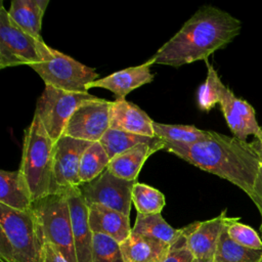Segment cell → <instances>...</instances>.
<instances>
[{"label":"cell","mask_w":262,"mask_h":262,"mask_svg":"<svg viewBox=\"0 0 262 262\" xmlns=\"http://www.w3.org/2000/svg\"><path fill=\"white\" fill-rule=\"evenodd\" d=\"M165 142L158 137L152 142L140 143L113 158L110 161L107 170L117 177L136 181L139 171L144 162L154 152L164 149Z\"/></svg>","instance_id":"obj_17"},{"label":"cell","mask_w":262,"mask_h":262,"mask_svg":"<svg viewBox=\"0 0 262 262\" xmlns=\"http://www.w3.org/2000/svg\"><path fill=\"white\" fill-rule=\"evenodd\" d=\"M32 68L44 81L45 86L69 91L86 93V86L97 80L93 68L79 62L73 57L49 47L43 59Z\"/></svg>","instance_id":"obj_6"},{"label":"cell","mask_w":262,"mask_h":262,"mask_svg":"<svg viewBox=\"0 0 262 262\" xmlns=\"http://www.w3.org/2000/svg\"><path fill=\"white\" fill-rule=\"evenodd\" d=\"M0 262H2V261H0Z\"/></svg>","instance_id":"obj_39"},{"label":"cell","mask_w":262,"mask_h":262,"mask_svg":"<svg viewBox=\"0 0 262 262\" xmlns=\"http://www.w3.org/2000/svg\"><path fill=\"white\" fill-rule=\"evenodd\" d=\"M137 181H130L112 174L107 169L88 183L79 186L87 206L100 205L129 217L132 190Z\"/></svg>","instance_id":"obj_9"},{"label":"cell","mask_w":262,"mask_h":262,"mask_svg":"<svg viewBox=\"0 0 262 262\" xmlns=\"http://www.w3.org/2000/svg\"><path fill=\"white\" fill-rule=\"evenodd\" d=\"M132 203L139 214H161L166 205L165 195L157 188L136 182L132 190Z\"/></svg>","instance_id":"obj_27"},{"label":"cell","mask_w":262,"mask_h":262,"mask_svg":"<svg viewBox=\"0 0 262 262\" xmlns=\"http://www.w3.org/2000/svg\"><path fill=\"white\" fill-rule=\"evenodd\" d=\"M40 262H70V261H68L54 246H52L50 243L46 242L45 239Z\"/></svg>","instance_id":"obj_32"},{"label":"cell","mask_w":262,"mask_h":262,"mask_svg":"<svg viewBox=\"0 0 262 262\" xmlns=\"http://www.w3.org/2000/svg\"><path fill=\"white\" fill-rule=\"evenodd\" d=\"M0 204L17 211L32 209V195L28 183L19 170L0 171Z\"/></svg>","instance_id":"obj_21"},{"label":"cell","mask_w":262,"mask_h":262,"mask_svg":"<svg viewBox=\"0 0 262 262\" xmlns=\"http://www.w3.org/2000/svg\"><path fill=\"white\" fill-rule=\"evenodd\" d=\"M112 101L99 98L80 105L69 119L63 135L89 142H97L110 129Z\"/></svg>","instance_id":"obj_11"},{"label":"cell","mask_w":262,"mask_h":262,"mask_svg":"<svg viewBox=\"0 0 262 262\" xmlns=\"http://www.w3.org/2000/svg\"><path fill=\"white\" fill-rule=\"evenodd\" d=\"M66 191L72 223L77 262H92V236L88 218V206L79 187Z\"/></svg>","instance_id":"obj_14"},{"label":"cell","mask_w":262,"mask_h":262,"mask_svg":"<svg viewBox=\"0 0 262 262\" xmlns=\"http://www.w3.org/2000/svg\"><path fill=\"white\" fill-rule=\"evenodd\" d=\"M157 137H147L110 128L100 138L99 143L106 151L110 160H112L137 144L152 142Z\"/></svg>","instance_id":"obj_25"},{"label":"cell","mask_w":262,"mask_h":262,"mask_svg":"<svg viewBox=\"0 0 262 262\" xmlns=\"http://www.w3.org/2000/svg\"><path fill=\"white\" fill-rule=\"evenodd\" d=\"M132 232L173 245L180 237L182 228L172 227L161 214L143 215L137 213Z\"/></svg>","instance_id":"obj_22"},{"label":"cell","mask_w":262,"mask_h":262,"mask_svg":"<svg viewBox=\"0 0 262 262\" xmlns=\"http://www.w3.org/2000/svg\"><path fill=\"white\" fill-rule=\"evenodd\" d=\"M207 78L200 86L198 92V104L202 111L209 112L220 102L226 85L221 81L217 71L207 60Z\"/></svg>","instance_id":"obj_28"},{"label":"cell","mask_w":262,"mask_h":262,"mask_svg":"<svg viewBox=\"0 0 262 262\" xmlns=\"http://www.w3.org/2000/svg\"><path fill=\"white\" fill-rule=\"evenodd\" d=\"M201 262H212V261H201Z\"/></svg>","instance_id":"obj_37"},{"label":"cell","mask_w":262,"mask_h":262,"mask_svg":"<svg viewBox=\"0 0 262 262\" xmlns=\"http://www.w3.org/2000/svg\"><path fill=\"white\" fill-rule=\"evenodd\" d=\"M151 61L148 59L142 64L130 67L119 72L113 73L104 78L97 79L89 83L86 89L104 88L116 95V99H124L125 96L134 89L152 82L154 74L150 72Z\"/></svg>","instance_id":"obj_15"},{"label":"cell","mask_w":262,"mask_h":262,"mask_svg":"<svg viewBox=\"0 0 262 262\" xmlns=\"http://www.w3.org/2000/svg\"><path fill=\"white\" fill-rule=\"evenodd\" d=\"M45 237L32 209L17 211L0 204V261L40 262Z\"/></svg>","instance_id":"obj_3"},{"label":"cell","mask_w":262,"mask_h":262,"mask_svg":"<svg viewBox=\"0 0 262 262\" xmlns=\"http://www.w3.org/2000/svg\"><path fill=\"white\" fill-rule=\"evenodd\" d=\"M88 218L93 233L108 235L120 244L132 232L128 216L100 205L88 206Z\"/></svg>","instance_id":"obj_18"},{"label":"cell","mask_w":262,"mask_h":262,"mask_svg":"<svg viewBox=\"0 0 262 262\" xmlns=\"http://www.w3.org/2000/svg\"><path fill=\"white\" fill-rule=\"evenodd\" d=\"M163 262H201V260H198L194 257L187 246L184 227H182L180 237L173 245H171V249Z\"/></svg>","instance_id":"obj_31"},{"label":"cell","mask_w":262,"mask_h":262,"mask_svg":"<svg viewBox=\"0 0 262 262\" xmlns=\"http://www.w3.org/2000/svg\"><path fill=\"white\" fill-rule=\"evenodd\" d=\"M260 232H261V234H262V223H261V226H260Z\"/></svg>","instance_id":"obj_36"},{"label":"cell","mask_w":262,"mask_h":262,"mask_svg":"<svg viewBox=\"0 0 262 262\" xmlns=\"http://www.w3.org/2000/svg\"><path fill=\"white\" fill-rule=\"evenodd\" d=\"M212 262H221V261H219V260H217V259H213Z\"/></svg>","instance_id":"obj_35"},{"label":"cell","mask_w":262,"mask_h":262,"mask_svg":"<svg viewBox=\"0 0 262 262\" xmlns=\"http://www.w3.org/2000/svg\"><path fill=\"white\" fill-rule=\"evenodd\" d=\"M261 257L262 251L252 250L233 242L225 227L219 238L214 259L221 262H259Z\"/></svg>","instance_id":"obj_26"},{"label":"cell","mask_w":262,"mask_h":262,"mask_svg":"<svg viewBox=\"0 0 262 262\" xmlns=\"http://www.w3.org/2000/svg\"><path fill=\"white\" fill-rule=\"evenodd\" d=\"M54 142L47 134L40 118L33 120L24 134L19 171L24 175L33 203L52 194Z\"/></svg>","instance_id":"obj_4"},{"label":"cell","mask_w":262,"mask_h":262,"mask_svg":"<svg viewBox=\"0 0 262 262\" xmlns=\"http://www.w3.org/2000/svg\"><path fill=\"white\" fill-rule=\"evenodd\" d=\"M259 262H262V257H261V259L259 260Z\"/></svg>","instance_id":"obj_38"},{"label":"cell","mask_w":262,"mask_h":262,"mask_svg":"<svg viewBox=\"0 0 262 262\" xmlns=\"http://www.w3.org/2000/svg\"><path fill=\"white\" fill-rule=\"evenodd\" d=\"M155 136L168 143L191 144L209 137V130H202L190 125L152 123Z\"/></svg>","instance_id":"obj_23"},{"label":"cell","mask_w":262,"mask_h":262,"mask_svg":"<svg viewBox=\"0 0 262 262\" xmlns=\"http://www.w3.org/2000/svg\"><path fill=\"white\" fill-rule=\"evenodd\" d=\"M49 0H12L7 10L10 18L27 34L43 40L42 19Z\"/></svg>","instance_id":"obj_20"},{"label":"cell","mask_w":262,"mask_h":262,"mask_svg":"<svg viewBox=\"0 0 262 262\" xmlns=\"http://www.w3.org/2000/svg\"><path fill=\"white\" fill-rule=\"evenodd\" d=\"M252 148L255 150V152L259 156L260 160L262 161V127H261V134L259 137H256L254 140L250 142Z\"/></svg>","instance_id":"obj_34"},{"label":"cell","mask_w":262,"mask_h":262,"mask_svg":"<svg viewBox=\"0 0 262 262\" xmlns=\"http://www.w3.org/2000/svg\"><path fill=\"white\" fill-rule=\"evenodd\" d=\"M154 121L136 104L124 99L112 101L110 110V128L137 135L156 137Z\"/></svg>","instance_id":"obj_16"},{"label":"cell","mask_w":262,"mask_h":262,"mask_svg":"<svg viewBox=\"0 0 262 262\" xmlns=\"http://www.w3.org/2000/svg\"><path fill=\"white\" fill-rule=\"evenodd\" d=\"M97 99L99 97L88 92H69L45 86L38 98L35 114L40 118L47 134L55 143L63 135L67 123L74 112L83 103Z\"/></svg>","instance_id":"obj_8"},{"label":"cell","mask_w":262,"mask_h":262,"mask_svg":"<svg viewBox=\"0 0 262 262\" xmlns=\"http://www.w3.org/2000/svg\"><path fill=\"white\" fill-rule=\"evenodd\" d=\"M242 30V21L211 5L200 7L182 28L149 58L154 64L173 68L207 60L230 43Z\"/></svg>","instance_id":"obj_1"},{"label":"cell","mask_w":262,"mask_h":262,"mask_svg":"<svg viewBox=\"0 0 262 262\" xmlns=\"http://www.w3.org/2000/svg\"><path fill=\"white\" fill-rule=\"evenodd\" d=\"M248 195L252 200V202L255 204V206L258 209V211L261 215V218H262V165L260 167L254 187Z\"/></svg>","instance_id":"obj_33"},{"label":"cell","mask_w":262,"mask_h":262,"mask_svg":"<svg viewBox=\"0 0 262 262\" xmlns=\"http://www.w3.org/2000/svg\"><path fill=\"white\" fill-rule=\"evenodd\" d=\"M49 50L43 40L23 31L9 16L3 2L0 4V69L40 62Z\"/></svg>","instance_id":"obj_7"},{"label":"cell","mask_w":262,"mask_h":262,"mask_svg":"<svg viewBox=\"0 0 262 262\" xmlns=\"http://www.w3.org/2000/svg\"><path fill=\"white\" fill-rule=\"evenodd\" d=\"M219 104L227 126L234 137L247 141L250 135H253L255 138L260 136L261 127L256 120L255 110L248 101L236 97L226 87Z\"/></svg>","instance_id":"obj_13"},{"label":"cell","mask_w":262,"mask_h":262,"mask_svg":"<svg viewBox=\"0 0 262 262\" xmlns=\"http://www.w3.org/2000/svg\"><path fill=\"white\" fill-rule=\"evenodd\" d=\"M110 161L106 151L99 141L92 142L85 149L81 158L79 170L81 183H88L99 176L107 169Z\"/></svg>","instance_id":"obj_24"},{"label":"cell","mask_w":262,"mask_h":262,"mask_svg":"<svg viewBox=\"0 0 262 262\" xmlns=\"http://www.w3.org/2000/svg\"><path fill=\"white\" fill-rule=\"evenodd\" d=\"M230 218L224 210L212 219L194 221L184 226L187 246L198 260L212 261L214 259L219 238Z\"/></svg>","instance_id":"obj_12"},{"label":"cell","mask_w":262,"mask_h":262,"mask_svg":"<svg viewBox=\"0 0 262 262\" xmlns=\"http://www.w3.org/2000/svg\"><path fill=\"white\" fill-rule=\"evenodd\" d=\"M92 142L62 135L54 143L52 194L82 185L79 170L83 152Z\"/></svg>","instance_id":"obj_10"},{"label":"cell","mask_w":262,"mask_h":262,"mask_svg":"<svg viewBox=\"0 0 262 262\" xmlns=\"http://www.w3.org/2000/svg\"><path fill=\"white\" fill-rule=\"evenodd\" d=\"M92 262H125L120 243L108 235L93 233Z\"/></svg>","instance_id":"obj_29"},{"label":"cell","mask_w":262,"mask_h":262,"mask_svg":"<svg viewBox=\"0 0 262 262\" xmlns=\"http://www.w3.org/2000/svg\"><path fill=\"white\" fill-rule=\"evenodd\" d=\"M46 242L54 246L70 262H77L70 208L66 191L49 194L33 203Z\"/></svg>","instance_id":"obj_5"},{"label":"cell","mask_w":262,"mask_h":262,"mask_svg":"<svg viewBox=\"0 0 262 262\" xmlns=\"http://www.w3.org/2000/svg\"><path fill=\"white\" fill-rule=\"evenodd\" d=\"M120 246L125 262H163L171 249L170 244L134 232Z\"/></svg>","instance_id":"obj_19"},{"label":"cell","mask_w":262,"mask_h":262,"mask_svg":"<svg viewBox=\"0 0 262 262\" xmlns=\"http://www.w3.org/2000/svg\"><path fill=\"white\" fill-rule=\"evenodd\" d=\"M164 149L229 181L247 194L252 191L262 165L250 142L211 130L206 139L191 144L165 142Z\"/></svg>","instance_id":"obj_2"},{"label":"cell","mask_w":262,"mask_h":262,"mask_svg":"<svg viewBox=\"0 0 262 262\" xmlns=\"http://www.w3.org/2000/svg\"><path fill=\"white\" fill-rule=\"evenodd\" d=\"M228 236L236 244L257 251H262V238L251 226L239 222L238 217H231L226 226Z\"/></svg>","instance_id":"obj_30"}]
</instances>
